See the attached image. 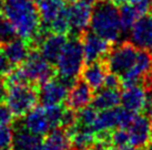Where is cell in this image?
Instances as JSON below:
<instances>
[{"label": "cell", "mask_w": 152, "mask_h": 150, "mask_svg": "<svg viewBox=\"0 0 152 150\" xmlns=\"http://www.w3.org/2000/svg\"><path fill=\"white\" fill-rule=\"evenodd\" d=\"M1 13L11 23L19 38L34 49L48 30L41 27V20L34 0H1Z\"/></svg>", "instance_id": "cell-1"}, {"label": "cell", "mask_w": 152, "mask_h": 150, "mask_svg": "<svg viewBox=\"0 0 152 150\" xmlns=\"http://www.w3.org/2000/svg\"><path fill=\"white\" fill-rule=\"evenodd\" d=\"M117 6L110 0H100L92 6L90 18V31L110 43L118 42L124 33Z\"/></svg>", "instance_id": "cell-2"}, {"label": "cell", "mask_w": 152, "mask_h": 150, "mask_svg": "<svg viewBox=\"0 0 152 150\" xmlns=\"http://www.w3.org/2000/svg\"><path fill=\"white\" fill-rule=\"evenodd\" d=\"M85 54L80 37L72 35L67 39L59 58L55 64L58 76L69 82H76L85 65Z\"/></svg>", "instance_id": "cell-3"}, {"label": "cell", "mask_w": 152, "mask_h": 150, "mask_svg": "<svg viewBox=\"0 0 152 150\" xmlns=\"http://www.w3.org/2000/svg\"><path fill=\"white\" fill-rule=\"evenodd\" d=\"M4 102L15 117H23L38 102V89L32 84H15L7 86Z\"/></svg>", "instance_id": "cell-4"}, {"label": "cell", "mask_w": 152, "mask_h": 150, "mask_svg": "<svg viewBox=\"0 0 152 150\" xmlns=\"http://www.w3.org/2000/svg\"><path fill=\"white\" fill-rule=\"evenodd\" d=\"M138 53L139 49L131 42L117 43L115 46L110 48L108 54L104 58L108 71L121 77L133 67Z\"/></svg>", "instance_id": "cell-5"}, {"label": "cell", "mask_w": 152, "mask_h": 150, "mask_svg": "<svg viewBox=\"0 0 152 150\" xmlns=\"http://www.w3.org/2000/svg\"><path fill=\"white\" fill-rule=\"evenodd\" d=\"M120 104L133 114H151L152 95L144 84L123 86Z\"/></svg>", "instance_id": "cell-6"}, {"label": "cell", "mask_w": 152, "mask_h": 150, "mask_svg": "<svg viewBox=\"0 0 152 150\" xmlns=\"http://www.w3.org/2000/svg\"><path fill=\"white\" fill-rule=\"evenodd\" d=\"M134 115L124 107H113L110 109H104L98 112L97 118L94 120L92 129L96 133L111 131L117 128H127Z\"/></svg>", "instance_id": "cell-7"}, {"label": "cell", "mask_w": 152, "mask_h": 150, "mask_svg": "<svg viewBox=\"0 0 152 150\" xmlns=\"http://www.w3.org/2000/svg\"><path fill=\"white\" fill-rule=\"evenodd\" d=\"M75 83V82H73ZM72 82L61 77H51L40 85L38 91L39 100L43 106L62 105L67 100L69 89L73 85Z\"/></svg>", "instance_id": "cell-8"}, {"label": "cell", "mask_w": 152, "mask_h": 150, "mask_svg": "<svg viewBox=\"0 0 152 150\" xmlns=\"http://www.w3.org/2000/svg\"><path fill=\"white\" fill-rule=\"evenodd\" d=\"M92 13V6L86 4L82 0L70 4L67 7L69 33L80 37L85 33L90 25V18Z\"/></svg>", "instance_id": "cell-9"}, {"label": "cell", "mask_w": 152, "mask_h": 150, "mask_svg": "<svg viewBox=\"0 0 152 150\" xmlns=\"http://www.w3.org/2000/svg\"><path fill=\"white\" fill-rule=\"evenodd\" d=\"M130 42L140 50H152V14L140 16L129 30Z\"/></svg>", "instance_id": "cell-10"}, {"label": "cell", "mask_w": 152, "mask_h": 150, "mask_svg": "<svg viewBox=\"0 0 152 150\" xmlns=\"http://www.w3.org/2000/svg\"><path fill=\"white\" fill-rule=\"evenodd\" d=\"M129 137V145L134 148H143L151 138L150 117L147 114H137L126 128Z\"/></svg>", "instance_id": "cell-11"}, {"label": "cell", "mask_w": 152, "mask_h": 150, "mask_svg": "<svg viewBox=\"0 0 152 150\" xmlns=\"http://www.w3.org/2000/svg\"><path fill=\"white\" fill-rule=\"evenodd\" d=\"M83 54L86 63L102 61L107 56L110 50V42L94 34L93 32L86 31L81 38Z\"/></svg>", "instance_id": "cell-12"}, {"label": "cell", "mask_w": 152, "mask_h": 150, "mask_svg": "<svg viewBox=\"0 0 152 150\" xmlns=\"http://www.w3.org/2000/svg\"><path fill=\"white\" fill-rule=\"evenodd\" d=\"M66 42H67L66 34L47 31L40 39L37 45V50L48 62L55 65Z\"/></svg>", "instance_id": "cell-13"}, {"label": "cell", "mask_w": 152, "mask_h": 150, "mask_svg": "<svg viewBox=\"0 0 152 150\" xmlns=\"http://www.w3.org/2000/svg\"><path fill=\"white\" fill-rule=\"evenodd\" d=\"M20 125L25 129L29 130L39 136H45L52 130L50 120L48 118L45 106H38L31 109L23 116V119L20 121Z\"/></svg>", "instance_id": "cell-14"}, {"label": "cell", "mask_w": 152, "mask_h": 150, "mask_svg": "<svg viewBox=\"0 0 152 150\" xmlns=\"http://www.w3.org/2000/svg\"><path fill=\"white\" fill-rule=\"evenodd\" d=\"M32 49L28 42L18 37L4 43L1 52L11 67H15L25 62Z\"/></svg>", "instance_id": "cell-15"}, {"label": "cell", "mask_w": 152, "mask_h": 150, "mask_svg": "<svg viewBox=\"0 0 152 150\" xmlns=\"http://www.w3.org/2000/svg\"><path fill=\"white\" fill-rule=\"evenodd\" d=\"M92 98V88L81 79V81H76L70 87L66 103H67V107L71 108L75 112H79L80 109L85 108L86 106L91 104Z\"/></svg>", "instance_id": "cell-16"}, {"label": "cell", "mask_w": 152, "mask_h": 150, "mask_svg": "<svg viewBox=\"0 0 152 150\" xmlns=\"http://www.w3.org/2000/svg\"><path fill=\"white\" fill-rule=\"evenodd\" d=\"M81 79L88 84L92 91H99L103 87L104 79L108 74V67L106 63L102 61L89 62L83 65L81 71Z\"/></svg>", "instance_id": "cell-17"}, {"label": "cell", "mask_w": 152, "mask_h": 150, "mask_svg": "<svg viewBox=\"0 0 152 150\" xmlns=\"http://www.w3.org/2000/svg\"><path fill=\"white\" fill-rule=\"evenodd\" d=\"M11 150H46L42 136L30 133L20 124L13 130Z\"/></svg>", "instance_id": "cell-18"}, {"label": "cell", "mask_w": 152, "mask_h": 150, "mask_svg": "<svg viewBox=\"0 0 152 150\" xmlns=\"http://www.w3.org/2000/svg\"><path fill=\"white\" fill-rule=\"evenodd\" d=\"M66 130L75 150H87L97 144V133L90 127L75 124Z\"/></svg>", "instance_id": "cell-19"}, {"label": "cell", "mask_w": 152, "mask_h": 150, "mask_svg": "<svg viewBox=\"0 0 152 150\" xmlns=\"http://www.w3.org/2000/svg\"><path fill=\"white\" fill-rule=\"evenodd\" d=\"M37 8L40 16L41 25L42 23L46 25V29L48 30L49 25L66 8V1L64 0H38Z\"/></svg>", "instance_id": "cell-20"}, {"label": "cell", "mask_w": 152, "mask_h": 150, "mask_svg": "<svg viewBox=\"0 0 152 150\" xmlns=\"http://www.w3.org/2000/svg\"><path fill=\"white\" fill-rule=\"evenodd\" d=\"M121 93L119 88H108L103 87V89H99V92L93 96L91 106L94 107L98 112L117 107L120 104Z\"/></svg>", "instance_id": "cell-21"}, {"label": "cell", "mask_w": 152, "mask_h": 150, "mask_svg": "<svg viewBox=\"0 0 152 150\" xmlns=\"http://www.w3.org/2000/svg\"><path fill=\"white\" fill-rule=\"evenodd\" d=\"M46 150H70L72 148L70 137L64 128H55L43 138Z\"/></svg>", "instance_id": "cell-22"}, {"label": "cell", "mask_w": 152, "mask_h": 150, "mask_svg": "<svg viewBox=\"0 0 152 150\" xmlns=\"http://www.w3.org/2000/svg\"><path fill=\"white\" fill-rule=\"evenodd\" d=\"M119 12H120L121 25H122V29L124 33L129 32V30L135 22V20L140 16H142L137 8V6L134 4H130V2H123L120 4Z\"/></svg>", "instance_id": "cell-23"}, {"label": "cell", "mask_w": 152, "mask_h": 150, "mask_svg": "<svg viewBox=\"0 0 152 150\" xmlns=\"http://www.w3.org/2000/svg\"><path fill=\"white\" fill-rule=\"evenodd\" d=\"M98 110L92 106H86L85 108L79 110V114L77 115V121L76 124L85 127H90L92 128L94 120L97 118Z\"/></svg>", "instance_id": "cell-24"}, {"label": "cell", "mask_w": 152, "mask_h": 150, "mask_svg": "<svg viewBox=\"0 0 152 150\" xmlns=\"http://www.w3.org/2000/svg\"><path fill=\"white\" fill-rule=\"evenodd\" d=\"M16 35H17V33H16L11 23L4 16H1V18H0V43L4 44L6 42L15 39Z\"/></svg>", "instance_id": "cell-25"}, {"label": "cell", "mask_w": 152, "mask_h": 150, "mask_svg": "<svg viewBox=\"0 0 152 150\" xmlns=\"http://www.w3.org/2000/svg\"><path fill=\"white\" fill-rule=\"evenodd\" d=\"M110 144L114 147H123L129 145V137L126 128H117L110 131Z\"/></svg>", "instance_id": "cell-26"}, {"label": "cell", "mask_w": 152, "mask_h": 150, "mask_svg": "<svg viewBox=\"0 0 152 150\" xmlns=\"http://www.w3.org/2000/svg\"><path fill=\"white\" fill-rule=\"evenodd\" d=\"M13 138V129L10 125L0 127V150L9 148L11 146Z\"/></svg>", "instance_id": "cell-27"}, {"label": "cell", "mask_w": 152, "mask_h": 150, "mask_svg": "<svg viewBox=\"0 0 152 150\" xmlns=\"http://www.w3.org/2000/svg\"><path fill=\"white\" fill-rule=\"evenodd\" d=\"M13 114L8 108V106L0 104V127L10 125L13 121Z\"/></svg>", "instance_id": "cell-28"}, {"label": "cell", "mask_w": 152, "mask_h": 150, "mask_svg": "<svg viewBox=\"0 0 152 150\" xmlns=\"http://www.w3.org/2000/svg\"><path fill=\"white\" fill-rule=\"evenodd\" d=\"M121 86V81L118 75L113 74V73H108L104 79V84H103V87L108 88H119Z\"/></svg>", "instance_id": "cell-29"}, {"label": "cell", "mask_w": 152, "mask_h": 150, "mask_svg": "<svg viewBox=\"0 0 152 150\" xmlns=\"http://www.w3.org/2000/svg\"><path fill=\"white\" fill-rule=\"evenodd\" d=\"M6 86H4V83L2 79H0V104L4 100V97H6Z\"/></svg>", "instance_id": "cell-30"}, {"label": "cell", "mask_w": 152, "mask_h": 150, "mask_svg": "<svg viewBox=\"0 0 152 150\" xmlns=\"http://www.w3.org/2000/svg\"><path fill=\"white\" fill-rule=\"evenodd\" d=\"M108 148H109V147L106 146V145H102V144L97 142L94 146L91 147V148H89V149H87V150H108Z\"/></svg>", "instance_id": "cell-31"}, {"label": "cell", "mask_w": 152, "mask_h": 150, "mask_svg": "<svg viewBox=\"0 0 152 150\" xmlns=\"http://www.w3.org/2000/svg\"><path fill=\"white\" fill-rule=\"evenodd\" d=\"M112 150H139V149L130 146V145H128V146H123V147H114Z\"/></svg>", "instance_id": "cell-32"}, {"label": "cell", "mask_w": 152, "mask_h": 150, "mask_svg": "<svg viewBox=\"0 0 152 150\" xmlns=\"http://www.w3.org/2000/svg\"><path fill=\"white\" fill-rule=\"evenodd\" d=\"M82 1H85L86 4H90V6H94V4H97V2H99L100 0H82Z\"/></svg>", "instance_id": "cell-33"}, {"label": "cell", "mask_w": 152, "mask_h": 150, "mask_svg": "<svg viewBox=\"0 0 152 150\" xmlns=\"http://www.w3.org/2000/svg\"><path fill=\"white\" fill-rule=\"evenodd\" d=\"M147 87L149 88V91L151 92V95H152V74H151V76H150V79H149V82H148V84H147Z\"/></svg>", "instance_id": "cell-34"}, {"label": "cell", "mask_w": 152, "mask_h": 150, "mask_svg": "<svg viewBox=\"0 0 152 150\" xmlns=\"http://www.w3.org/2000/svg\"><path fill=\"white\" fill-rule=\"evenodd\" d=\"M110 1H112V2L115 4H123V2H126V0H110Z\"/></svg>", "instance_id": "cell-35"}, {"label": "cell", "mask_w": 152, "mask_h": 150, "mask_svg": "<svg viewBox=\"0 0 152 150\" xmlns=\"http://www.w3.org/2000/svg\"><path fill=\"white\" fill-rule=\"evenodd\" d=\"M145 150H152V141H149L145 146Z\"/></svg>", "instance_id": "cell-36"}, {"label": "cell", "mask_w": 152, "mask_h": 150, "mask_svg": "<svg viewBox=\"0 0 152 150\" xmlns=\"http://www.w3.org/2000/svg\"><path fill=\"white\" fill-rule=\"evenodd\" d=\"M140 1H142V0H126V2H130V4H138ZM151 1V0H150Z\"/></svg>", "instance_id": "cell-37"}, {"label": "cell", "mask_w": 152, "mask_h": 150, "mask_svg": "<svg viewBox=\"0 0 152 150\" xmlns=\"http://www.w3.org/2000/svg\"><path fill=\"white\" fill-rule=\"evenodd\" d=\"M150 124H151V137H152V112L150 114Z\"/></svg>", "instance_id": "cell-38"}, {"label": "cell", "mask_w": 152, "mask_h": 150, "mask_svg": "<svg viewBox=\"0 0 152 150\" xmlns=\"http://www.w3.org/2000/svg\"><path fill=\"white\" fill-rule=\"evenodd\" d=\"M1 150H10L9 148H6V149H1Z\"/></svg>", "instance_id": "cell-39"}, {"label": "cell", "mask_w": 152, "mask_h": 150, "mask_svg": "<svg viewBox=\"0 0 152 150\" xmlns=\"http://www.w3.org/2000/svg\"><path fill=\"white\" fill-rule=\"evenodd\" d=\"M0 52H1V43H0Z\"/></svg>", "instance_id": "cell-40"}, {"label": "cell", "mask_w": 152, "mask_h": 150, "mask_svg": "<svg viewBox=\"0 0 152 150\" xmlns=\"http://www.w3.org/2000/svg\"><path fill=\"white\" fill-rule=\"evenodd\" d=\"M151 58H152V54H151Z\"/></svg>", "instance_id": "cell-41"}, {"label": "cell", "mask_w": 152, "mask_h": 150, "mask_svg": "<svg viewBox=\"0 0 152 150\" xmlns=\"http://www.w3.org/2000/svg\"><path fill=\"white\" fill-rule=\"evenodd\" d=\"M0 1H1V0H0Z\"/></svg>", "instance_id": "cell-42"}]
</instances>
